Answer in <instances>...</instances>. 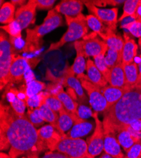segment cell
<instances>
[{
	"label": "cell",
	"mask_w": 141,
	"mask_h": 158,
	"mask_svg": "<svg viewBox=\"0 0 141 158\" xmlns=\"http://www.w3.org/2000/svg\"><path fill=\"white\" fill-rule=\"evenodd\" d=\"M87 158H94V157H93V156H91L90 155V156H89V157H87Z\"/></svg>",
	"instance_id": "obj_54"
},
{
	"label": "cell",
	"mask_w": 141,
	"mask_h": 158,
	"mask_svg": "<svg viewBox=\"0 0 141 158\" xmlns=\"http://www.w3.org/2000/svg\"><path fill=\"white\" fill-rule=\"evenodd\" d=\"M93 113L90 108H89L85 105L80 104L78 107L77 116L83 120H86L87 118L93 117Z\"/></svg>",
	"instance_id": "obj_42"
},
{
	"label": "cell",
	"mask_w": 141,
	"mask_h": 158,
	"mask_svg": "<svg viewBox=\"0 0 141 158\" xmlns=\"http://www.w3.org/2000/svg\"><path fill=\"white\" fill-rule=\"evenodd\" d=\"M0 149H10L13 158L21 156H38L48 149L37 130L25 116L19 115L8 105L0 104Z\"/></svg>",
	"instance_id": "obj_1"
},
{
	"label": "cell",
	"mask_w": 141,
	"mask_h": 158,
	"mask_svg": "<svg viewBox=\"0 0 141 158\" xmlns=\"http://www.w3.org/2000/svg\"><path fill=\"white\" fill-rule=\"evenodd\" d=\"M63 24L62 16L55 9L48 11L43 23L34 29L26 30V38L22 51L24 52H34L39 51L43 44V37Z\"/></svg>",
	"instance_id": "obj_3"
},
{
	"label": "cell",
	"mask_w": 141,
	"mask_h": 158,
	"mask_svg": "<svg viewBox=\"0 0 141 158\" xmlns=\"http://www.w3.org/2000/svg\"><path fill=\"white\" fill-rule=\"evenodd\" d=\"M131 87L118 88L106 85L101 89V92L108 103V109L116 104ZM107 109V110H108Z\"/></svg>",
	"instance_id": "obj_20"
},
{
	"label": "cell",
	"mask_w": 141,
	"mask_h": 158,
	"mask_svg": "<svg viewBox=\"0 0 141 158\" xmlns=\"http://www.w3.org/2000/svg\"><path fill=\"white\" fill-rule=\"evenodd\" d=\"M138 68H139V77H138L137 82L135 86H137L141 81V54L140 56V62H139V64H138Z\"/></svg>",
	"instance_id": "obj_48"
},
{
	"label": "cell",
	"mask_w": 141,
	"mask_h": 158,
	"mask_svg": "<svg viewBox=\"0 0 141 158\" xmlns=\"http://www.w3.org/2000/svg\"><path fill=\"white\" fill-rule=\"evenodd\" d=\"M21 158H39L38 156H24Z\"/></svg>",
	"instance_id": "obj_51"
},
{
	"label": "cell",
	"mask_w": 141,
	"mask_h": 158,
	"mask_svg": "<svg viewBox=\"0 0 141 158\" xmlns=\"http://www.w3.org/2000/svg\"><path fill=\"white\" fill-rule=\"evenodd\" d=\"M37 8L39 10H49L52 8L55 1L54 0H35Z\"/></svg>",
	"instance_id": "obj_43"
},
{
	"label": "cell",
	"mask_w": 141,
	"mask_h": 158,
	"mask_svg": "<svg viewBox=\"0 0 141 158\" xmlns=\"http://www.w3.org/2000/svg\"><path fill=\"white\" fill-rule=\"evenodd\" d=\"M39 109L44 120L46 122L49 123L50 125L56 128L59 118L57 113L53 111V110H51L46 104L42 105Z\"/></svg>",
	"instance_id": "obj_32"
},
{
	"label": "cell",
	"mask_w": 141,
	"mask_h": 158,
	"mask_svg": "<svg viewBox=\"0 0 141 158\" xmlns=\"http://www.w3.org/2000/svg\"><path fill=\"white\" fill-rule=\"evenodd\" d=\"M41 158H71L68 156L60 152H55L49 151L45 153L43 157Z\"/></svg>",
	"instance_id": "obj_45"
},
{
	"label": "cell",
	"mask_w": 141,
	"mask_h": 158,
	"mask_svg": "<svg viewBox=\"0 0 141 158\" xmlns=\"http://www.w3.org/2000/svg\"></svg>",
	"instance_id": "obj_55"
},
{
	"label": "cell",
	"mask_w": 141,
	"mask_h": 158,
	"mask_svg": "<svg viewBox=\"0 0 141 158\" xmlns=\"http://www.w3.org/2000/svg\"><path fill=\"white\" fill-rule=\"evenodd\" d=\"M55 10L65 16L75 17L82 14L83 2L79 0H65L61 1L55 8Z\"/></svg>",
	"instance_id": "obj_15"
},
{
	"label": "cell",
	"mask_w": 141,
	"mask_h": 158,
	"mask_svg": "<svg viewBox=\"0 0 141 158\" xmlns=\"http://www.w3.org/2000/svg\"><path fill=\"white\" fill-rule=\"evenodd\" d=\"M55 151L71 158H87L90 156L87 142L81 138H71L66 134L57 144Z\"/></svg>",
	"instance_id": "obj_6"
},
{
	"label": "cell",
	"mask_w": 141,
	"mask_h": 158,
	"mask_svg": "<svg viewBox=\"0 0 141 158\" xmlns=\"http://www.w3.org/2000/svg\"><path fill=\"white\" fill-rule=\"evenodd\" d=\"M28 68L29 60L22 56H16L15 54L9 72L8 84L21 82Z\"/></svg>",
	"instance_id": "obj_12"
},
{
	"label": "cell",
	"mask_w": 141,
	"mask_h": 158,
	"mask_svg": "<svg viewBox=\"0 0 141 158\" xmlns=\"http://www.w3.org/2000/svg\"><path fill=\"white\" fill-rule=\"evenodd\" d=\"M108 83L110 85L114 87H127L126 84L125 76L122 63L115 66L114 67L111 69L110 77Z\"/></svg>",
	"instance_id": "obj_23"
},
{
	"label": "cell",
	"mask_w": 141,
	"mask_h": 158,
	"mask_svg": "<svg viewBox=\"0 0 141 158\" xmlns=\"http://www.w3.org/2000/svg\"><path fill=\"white\" fill-rule=\"evenodd\" d=\"M65 17L68 27V30L63 34L59 41L52 43L50 45L49 48L46 51V53L52 51L58 50L67 43L75 42L87 34L89 27L86 20V17L82 14H81L75 17L68 16H65Z\"/></svg>",
	"instance_id": "obj_4"
},
{
	"label": "cell",
	"mask_w": 141,
	"mask_h": 158,
	"mask_svg": "<svg viewBox=\"0 0 141 158\" xmlns=\"http://www.w3.org/2000/svg\"><path fill=\"white\" fill-rule=\"evenodd\" d=\"M1 29L6 32L11 37L15 38L17 39H20L22 37V29L20 25L14 20L13 22L2 26Z\"/></svg>",
	"instance_id": "obj_38"
},
{
	"label": "cell",
	"mask_w": 141,
	"mask_h": 158,
	"mask_svg": "<svg viewBox=\"0 0 141 158\" xmlns=\"http://www.w3.org/2000/svg\"><path fill=\"white\" fill-rule=\"evenodd\" d=\"M48 106L55 112H60L64 108L61 102L55 96L49 94L45 100V103Z\"/></svg>",
	"instance_id": "obj_40"
},
{
	"label": "cell",
	"mask_w": 141,
	"mask_h": 158,
	"mask_svg": "<svg viewBox=\"0 0 141 158\" xmlns=\"http://www.w3.org/2000/svg\"><path fill=\"white\" fill-rule=\"evenodd\" d=\"M13 5H14V6H15V7L17 6H23L25 4V3L26 2L25 1H23V0H12V1L10 2Z\"/></svg>",
	"instance_id": "obj_47"
},
{
	"label": "cell",
	"mask_w": 141,
	"mask_h": 158,
	"mask_svg": "<svg viewBox=\"0 0 141 158\" xmlns=\"http://www.w3.org/2000/svg\"><path fill=\"white\" fill-rule=\"evenodd\" d=\"M87 8L91 15H94L99 20L105 25L106 27L114 31L117 29L118 23V8H112L110 9L99 8L94 5L90 1H82Z\"/></svg>",
	"instance_id": "obj_10"
},
{
	"label": "cell",
	"mask_w": 141,
	"mask_h": 158,
	"mask_svg": "<svg viewBox=\"0 0 141 158\" xmlns=\"http://www.w3.org/2000/svg\"><path fill=\"white\" fill-rule=\"evenodd\" d=\"M93 118L94 119L96 127L94 133L87 139L89 154L91 156H96L101 154L104 151L105 142V130L103 124L98 117V113L94 111L93 114Z\"/></svg>",
	"instance_id": "obj_9"
},
{
	"label": "cell",
	"mask_w": 141,
	"mask_h": 158,
	"mask_svg": "<svg viewBox=\"0 0 141 158\" xmlns=\"http://www.w3.org/2000/svg\"><path fill=\"white\" fill-rule=\"evenodd\" d=\"M124 46L122 51V64H128L134 63L137 54L138 46L129 34L124 32Z\"/></svg>",
	"instance_id": "obj_18"
},
{
	"label": "cell",
	"mask_w": 141,
	"mask_h": 158,
	"mask_svg": "<svg viewBox=\"0 0 141 158\" xmlns=\"http://www.w3.org/2000/svg\"><path fill=\"white\" fill-rule=\"evenodd\" d=\"M140 0H126L124 3L123 14L118 22H122L127 17H131L135 20L136 11Z\"/></svg>",
	"instance_id": "obj_30"
},
{
	"label": "cell",
	"mask_w": 141,
	"mask_h": 158,
	"mask_svg": "<svg viewBox=\"0 0 141 158\" xmlns=\"http://www.w3.org/2000/svg\"><path fill=\"white\" fill-rule=\"evenodd\" d=\"M93 128V124L86 120L76 123L66 134L71 138H81L87 135Z\"/></svg>",
	"instance_id": "obj_24"
},
{
	"label": "cell",
	"mask_w": 141,
	"mask_h": 158,
	"mask_svg": "<svg viewBox=\"0 0 141 158\" xmlns=\"http://www.w3.org/2000/svg\"><path fill=\"white\" fill-rule=\"evenodd\" d=\"M96 6H105L107 5L113 6L125 3V1H116V0H103V1H90Z\"/></svg>",
	"instance_id": "obj_44"
},
{
	"label": "cell",
	"mask_w": 141,
	"mask_h": 158,
	"mask_svg": "<svg viewBox=\"0 0 141 158\" xmlns=\"http://www.w3.org/2000/svg\"><path fill=\"white\" fill-rule=\"evenodd\" d=\"M37 133L39 138L49 151H55L57 144L65 134H61L60 131L51 125H44L39 130Z\"/></svg>",
	"instance_id": "obj_13"
},
{
	"label": "cell",
	"mask_w": 141,
	"mask_h": 158,
	"mask_svg": "<svg viewBox=\"0 0 141 158\" xmlns=\"http://www.w3.org/2000/svg\"><path fill=\"white\" fill-rule=\"evenodd\" d=\"M86 20L89 28L91 29L94 32L96 33L98 35L105 34L108 28L99 20L94 15H88L86 16Z\"/></svg>",
	"instance_id": "obj_31"
},
{
	"label": "cell",
	"mask_w": 141,
	"mask_h": 158,
	"mask_svg": "<svg viewBox=\"0 0 141 158\" xmlns=\"http://www.w3.org/2000/svg\"><path fill=\"white\" fill-rule=\"evenodd\" d=\"M81 82L89 98V101L94 111L105 112L108 109L107 101L102 94L101 89L89 81L87 76L84 73L77 76Z\"/></svg>",
	"instance_id": "obj_8"
},
{
	"label": "cell",
	"mask_w": 141,
	"mask_h": 158,
	"mask_svg": "<svg viewBox=\"0 0 141 158\" xmlns=\"http://www.w3.org/2000/svg\"><path fill=\"white\" fill-rule=\"evenodd\" d=\"M104 113L102 124L105 134L116 135L132 122L141 120V87H131Z\"/></svg>",
	"instance_id": "obj_2"
},
{
	"label": "cell",
	"mask_w": 141,
	"mask_h": 158,
	"mask_svg": "<svg viewBox=\"0 0 141 158\" xmlns=\"http://www.w3.org/2000/svg\"><path fill=\"white\" fill-rule=\"evenodd\" d=\"M6 98L12 108L19 115H25V110L27 106L25 101V96L21 92L15 89L11 88L6 93Z\"/></svg>",
	"instance_id": "obj_16"
},
{
	"label": "cell",
	"mask_w": 141,
	"mask_h": 158,
	"mask_svg": "<svg viewBox=\"0 0 141 158\" xmlns=\"http://www.w3.org/2000/svg\"><path fill=\"white\" fill-rule=\"evenodd\" d=\"M87 76L89 81L100 88H103L108 85V81L102 75L94 61L88 59L87 61Z\"/></svg>",
	"instance_id": "obj_21"
},
{
	"label": "cell",
	"mask_w": 141,
	"mask_h": 158,
	"mask_svg": "<svg viewBox=\"0 0 141 158\" xmlns=\"http://www.w3.org/2000/svg\"><path fill=\"white\" fill-rule=\"evenodd\" d=\"M77 52V56L74 60L73 64L71 66L70 68L75 74L80 75L84 73L87 67V62H85V57L82 52L79 49H75Z\"/></svg>",
	"instance_id": "obj_34"
},
{
	"label": "cell",
	"mask_w": 141,
	"mask_h": 158,
	"mask_svg": "<svg viewBox=\"0 0 141 158\" xmlns=\"http://www.w3.org/2000/svg\"><path fill=\"white\" fill-rule=\"evenodd\" d=\"M75 49H79L85 58L95 57L102 52H107V44L97 37V34L92 32L83 37L82 41H77L74 43Z\"/></svg>",
	"instance_id": "obj_7"
},
{
	"label": "cell",
	"mask_w": 141,
	"mask_h": 158,
	"mask_svg": "<svg viewBox=\"0 0 141 158\" xmlns=\"http://www.w3.org/2000/svg\"><path fill=\"white\" fill-rule=\"evenodd\" d=\"M123 67L127 87H135L139 77L138 64L134 62L131 64H123Z\"/></svg>",
	"instance_id": "obj_27"
},
{
	"label": "cell",
	"mask_w": 141,
	"mask_h": 158,
	"mask_svg": "<svg viewBox=\"0 0 141 158\" xmlns=\"http://www.w3.org/2000/svg\"><path fill=\"white\" fill-rule=\"evenodd\" d=\"M0 158H13L12 157H11L9 154H7L5 152H1L0 153Z\"/></svg>",
	"instance_id": "obj_50"
},
{
	"label": "cell",
	"mask_w": 141,
	"mask_h": 158,
	"mask_svg": "<svg viewBox=\"0 0 141 158\" xmlns=\"http://www.w3.org/2000/svg\"><path fill=\"white\" fill-rule=\"evenodd\" d=\"M106 54V52H102L100 55L94 57V60L96 67L98 69V70L100 71L102 75L104 76V77L108 82L110 77L111 70L108 67L105 60Z\"/></svg>",
	"instance_id": "obj_36"
},
{
	"label": "cell",
	"mask_w": 141,
	"mask_h": 158,
	"mask_svg": "<svg viewBox=\"0 0 141 158\" xmlns=\"http://www.w3.org/2000/svg\"><path fill=\"white\" fill-rule=\"evenodd\" d=\"M122 27L129 31L134 37H141V22L138 20H134L122 25Z\"/></svg>",
	"instance_id": "obj_39"
},
{
	"label": "cell",
	"mask_w": 141,
	"mask_h": 158,
	"mask_svg": "<svg viewBox=\"0 0 141 158\" xmlns=\"http://www.w3.org/2000/svg\"><path fill=\"white\" fill-rule=\"evenodd\" d=\"M99 36L103 39V41L107 44L109 48L116 50L122 56L124 40L121 35L116 34L114 31L108 29L105 34H101Z\"/></svg>",
	"instance_id": "obj_22"
},
{
	"label": "cell",
	"mask_w": 141,
	"mask_h": 158,
	"mask_svg": "<svg viewBox=\"0 0 141 158\" xmlns=\"http://www.w3.org/2000/svg\"><path fill=\"white\" fill-rule=\"evenodd\" d=\"M37 4L35 0H30L26 4L20 6L16 11L15 21L22 30L26 29L35 21Z\"/></svg>",
	"instance_id": "obj_11"
},
{
	"label": "cell",
	"mask_w": 141,
	"mask_h": 158,
	"mask_svg": "<svg viewBox=\"0 0 141 158\" xmlns=\"http://www.w3.org/2000/svg\"><path fill=\"white\" fill-rule=\"evenodd\" d=\"M62 84L64 85L68 86L74 90L78 99L81 102L87 101L86 96L85 95L81 82L77 78L75 77V73L70 67H68L65 69L62 77Z\"/></svg>",
	"instance_id": "obj_14"
},
{
	"label": "cell",
	"mask_w": 141,
	"mask_h": 158,
	"mask_svg": "<svg viewBox=\"0 0 141 158\" xmlns=\"http://www.w3.org/2000/svg\"><path fill=\"white\" fill-rule=\"evenodd\" d=\"M73 100H77V96L75 92L74 91L73 89H72V88H68L67 89V93Z\"/></svg>",
	"instance_id": "obj_46"
},
{
	"label": "cell",
	"mask_w": 141,
	"mask_h": 158,
	"mask_svg": "<svg viewBox=\"0 0 141 158\" xmlns=\"http://www.w3.org/2000/svg\"><path fill=\"white\" fill-rule=\"evenodd\" d=\"M49 94V92H41L40 93L32 97H25V101L27 107L30 108H39L45 103V100Z\"/></svg>",
	"instance_id": "obj_33"
},
{
	"label": "cell",
	"mask_w": 141,
	"mask_h": 158,
	"mask_svg": "<svg viewBox=\"0 0 141 158\" xmlns=\"http://www.w3.org/2000/svg\"><path fill=\"white\" fill-rule=\"evenodd\" d=\"M138 43H139V46H140V48H141V37L139 39Z\"/></svg>",
	"instance_id": "obj_52"
},
{
	"label": "cell",
	"mask_w": 141,
	"mask_h": 158,
	"mask_svg": "<svg viewBox=\"0 0 141 158\" xmlns=\"http://www.w3.org/2000/svg\"><path fill=\"white\" fill-rule=\"evenodd\" d=\"M60 116L56 126V129L64 135L65 132L71 128L73 124L80 122L83 120L77 115L71 113L65 108L62 109L60 112Z\"/></svg>",
	"instance_id": "obj_17"
},
{
	"label": "cell",
	"mask_w": 141,
	"mask_h": 158,
	"mask_svg": "<svg viewBox=\"0 0 141 158\" xmlns=\"http://www.w3.org/2000/svg\"><path fill=\"white\" fill-rule=\"evenodd\" d=\"M46 84L41 81L34 80L28 82L26 85H23L19 90L25 97H32L37 95L45 89Z\"/></svg>",
	"instance_id": "obj_28"
},
{
	"label": "cell",
	"mask_w": 141,
	"mask_h": 158,
	"mask_svg": "<svg viewBox=\"0 0 141 158\" xmlns=\"http://www.w3.org/2000/svg\"><path fill=\"white\" fill-rule=\"evenodd\" d=\"M27 116L29 121L35 127H39L43 125L45 122L41 114L39 108H28Z\"/></svg>",
	"instance_id": "obj_37"
},
{
	"label": "cell",
	"mask_w": 141,
	"mask_h": 158,
	"mask_svg": "<svg viewBox=\"0 0 141 158\" xmlns=\"http://www.w3.org/2000/svg\"><path fill=\"white\" fill-rule=\"evenodd\" d=\"M99 158H113L111 156H110V154H108V153L104 152V153H102L101 154V156H100Z\"/></svg>",
	"instance_id": "obj_49"
},
{
	"label": "cell",
	"mask_w": 141,
	"mask_h": 158,
	"mask_svg": "<svg viewBox=\"0 0 141 158\" xmlns=\"http://www.w3.org/2000/svg\"><path fill=\"white\" fill-rule=\"evenodd\" d=\"M105 60L108 67L111 70L115 66L122 63V56L116 50L108 48Z\"/></svg>",
	"instance_id": "obj_35"
},
{
	"label": "cell",
	"mask_w": 141,
	"mask_h": 158,
	"mask_svg": "<svg viewBox=\"0 0 141 158\" xmlns=\"http://www.w3.org/2000/svg\"><path fill=\"white\" fill-rule=\"evenodd\" d=\"M137 86V87H141V81H140V83H139Z\"/></svg>",
	"instance_id": "obj_53"
},
{
	"label": "cell",
	"mask_w": 141,
	"mask_h": 158,
	"mask_svg": "<svg viewBox=\"0 0 141 158\" xmlns=\"http://www.w3.org/2000/svg\"><path fill=\"white\" fill-rule=\"evenodd\" d=\"M14 46L11 44L7 35L1 32L0 34V80L1 90L8 85V76L13 58L14 56Z\"/></svg>",
	"instance_id": "obj_5"
},
{
	"label": "cell",
	"mask_w": 141,
	"mask_h": 158,
	"mask_svg": "<svg viewBox=\"0 0 141 158\" xmlns=\"http://www.w3.org/2000/svg\"><path fill=\"white\" fill-rule=\"evenodd\" d=\"M61 102L63 107L68 112L77 115L79 104L76 102L67 93L63 90V87H60L54 94Z\"/></svg>",
	"instance_id": "obj_25"
},
{
	"label": "cell",
	"mask_w": 141,
	"mask_h": 158,
	"mask_svg": "<svg viewBox=\"0 0 141 158\" xmlns=\"http://www.w3.org/2000/svg\"><path fill=\"white\" fill-rule=\"evenodd\" d=\"M124 158H141V139L126 152Z\"/></svg>",
	"instance_id": "obj_41"
},
{
	"label": "cell",
	"mask_w": 141,
	"mask_h": 158,
	"mask_svg": "<svg viewBox=\"0 0 141 158\" xmlns=\"http://www.w3.org/2000/svg\"><path fill=\"white\" fill-rule=\"evenodd\" d=\"M117 140L123 148L124 151L126 152L134 145L140 140L141 137L132 134L127 128H125L118 133Z\"/></svg>",
	"instance_id": "obj_26"
},
{
	"label": "cell",
	"mask_w": 141,
	"mask_h": 158,
	"mask_svg": "<svg viewBox=\"0 0 141 158\" xmlns=\"http://www.w3.org/2000/svg\"><path fill=\"white\" fill-rule=\"evenodd\" d=\"M104 151L113 158H124L125 157L116 135L112 133L105 134Z\"/></svg>",
	"instance_id": "obj_19"
},
{
	"label": "cell",
	"mask_w": 141,
	"mask_h": 158,
	"mask_svg": "<svg viewBox=\"0 0 141 158\" xmlns=\"http://www.w3.org/2000/svg\"><path fill=\"white\" fill-rule=\"evenodd\" d=\"M15 6L11 2L5 3L0 9V22L3 24H9L15 20Z\"/></svg>",
	"instance_id": "obj_29"
}]
</instances>
